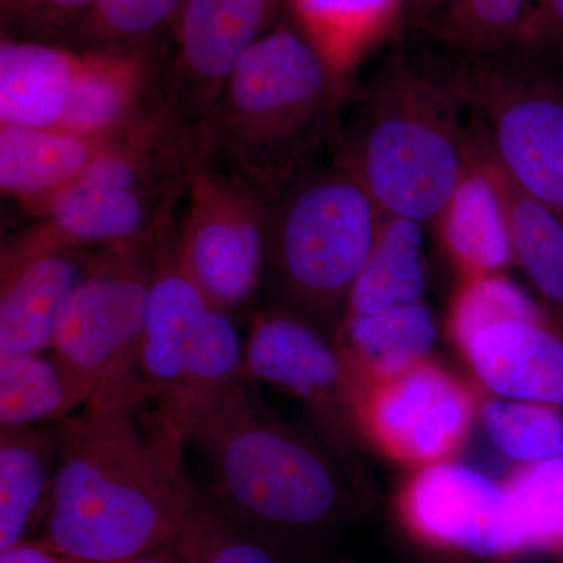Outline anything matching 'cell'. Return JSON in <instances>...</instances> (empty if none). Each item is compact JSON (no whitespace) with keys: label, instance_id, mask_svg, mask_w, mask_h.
I'll return each instance as SVG.
<instances>
[{"label":"cell","instance_id":"1","mask_svg":"<svg viewBox=\"0 0 563 563\" xmlns=\"http://www.w3.org/2000/svg\"><path fill=\"white\" fill-rule=\"evenodd\" d=\"M146 396L101 390L57 421L58 463L41 537L90 563H117L174 543L198 492L184 444L136 410Z\"/></svg>","mask_w":563,"mask_h":563},{"label":"cell","instance_id":"2","mask_svg":"<svg viewBox=\"0 0 563 563\" xmlns=\"http://www.w3.org/2000/svg\"><path fill=\"white\" fill-rule=\"evenodd\" d=\"M409 49L395 41L361 77L347 74L325 150L384 214L424 225L472 168L476 133L442 52Z\"/></svg>","mask_w":563,"mask_h":563},{"label":"cell","instance_id":"3","mask_svg":"<svg viewBox=\"0 0 563 563\" xmlns=\"http://www.w3.org/2000/svg\"><path fill=\"white\" fill-rule=\"evenodd\" d=\"M187 440L209 463L211 498L266 542H317L357 517L339 453L269 412L246 380L199 417Z\"/></svg>","mask_w":563,"mask_h":563},{"label":"cell","instance_id":"4","mask_svg":"<svg viewBox=\"0 0 563 563\" xmlns=\"http://www.w3.org/2000/svg\"><path fill=\"white\" fill-rule=\"evenodd\" d=\"M346 76L288 14L240 58L199 125L206 154L273 196L328 146Z\"/></svg>","mask_w":563,"mask_h":563},{"label":"cell","instance_id":"5","mask_svg":"<svg viewBox=\"0 0 563 563\" xmlns=\"http://www.w3.org/2000/svg\"><path fill=\"white\" fill-rule=\"evenodd\" d=\"M383 220L372 196L332 158L303 166L269 201L266 266L280 307L335 340Z\"/></svg>","mask_w":563,"mask_h":563},{"label":"cell","instance_id":"6","mask_svg":"<svg viewBox=\"0 0 563 563\" xmlns=\"http://www.w3.org/2000/svg\"><path fill=\"white\" fill-rule=\"evenodd\" d=\"M440 52L492 161L563 218V51L520 38L470 54Z\"/></svg>","mask_w":563,"mask_h":563},{"label":"cell","instance_id":"7","mask_svg":"<svg viewBox=\"0 0 563 563\" xmlns=\"http://www.w3.org/2000/svg\"><path fill=\"white\" fill-rule=\"evenodd\" d=\"M161 242L120 250L99 247L63 306L52 354L90 385L95 395L101 390L146 395L140 354Z\"/></svg>","mask_w":563,"mask_h":563},{"label":"cell","instance_id":"8","mask_svg":"<svg viewBox=\"0 0 563 563\" xmlns=\"http://www.w3.org/2000/svg\"><path fill=\"white\" fill-rule=\"evenodd\" d=\"M272 198L210 155L192 169L176 254L213 309L231 312L257 290Z\"/></svg>","mask_w":563,"mask_h":563},{"label":"cell","instance_id":"9","mask_svg":"<svg viewBox=\"0 0 563 563\" xmlns=\"http://www.w3.org/2000/svg\"><path fill=\"white\" fill-rule=\"evenodd\" d=\"M247 379L272 384L306 407L336 453L361 437L357 385L335 340L284 307L255 314L244 343Z\"/></svg>","mask_w":563,"mask_h":563},{"label":"cell","instance_id":"10","mask_svg":"<svg viewBox=\"0 0 563 563\" xmlns=\"http://www.w3.org/2000/svg\"><path fill=\"white\" fill-rule=\"evenodd\" d=\"M477 410L473 391L431 358L391 379L357 385L363 439L417 470L450 461L468 439Z\"/></svg>","mask_w":563,"mask_h":563},{"label":"cell","instance_id":"11","mask_svg":"<svg viewBox=\"0 0 563 563\" xmlns=\"http://www.w3.org/2000/svg\"><path fill=\"white\" fill-rule=\"evenodd\" d=\"M402 525L422 544L477 561L526 555L506 483L451 461L418 468L398 495Z\"/></svg>","mask_w":563,"mask_h":563},{"label":"cell","instance_id":"12","mask_svg":"<svg viewBox=\"0 0 563 563\" xmlns=\"http://www.w3.org/2000/svg\"><path fill=\"white\" fill-rule=\"evenodd\" d=\"M282 9L287 0H184L161 76L168 117L198 129L236 63L280 21Z\"/></svg>","mask_w":563,"mask_h":563},{"label":"cell","instance_id":"13","mask_svg":"<svg viewBox=\"0 0 563 563\" xmlns=\"http://www.w3.org/2000/svg\"><path fill=\"white\" fill-rule=\"evenodd\" d=\"M87 250L44 224L3 247L0 351L51 350L63 306L90 265Z\"/></svg>","mask_w":563,"mask_h":563},{"label":"cell","instance_id":"14","mask_svg":"<svg viewBox=\"0 0 563 563\" xmlns=\"http://www.w3.org/2000/svg\"><path fill=\"white\" fill-rule=\"evenodd\" d=\"M184 196L80 179L32 214L77 246H150L172 231L174 211Z\"/></svg>","mask_w":563,"mask_h":563},{"label":"cell","instance_id":"15","mask_svg":"<svg viewBox=\"0 0 563 563\" xmlns=\"http://www.w3.org/2000/svg\"><path fill=\"white\" fill-rule=\"evenodd\" d=\"M211 306L176 254V232L163 236L152 268L140 373L146 398L165 401L179 384Z\"/></svg>","mask_w":563,"mask_h":563},{"label":"cell","instance_id":"16","mask_svg":"<svg viewBox=\"0 0 563 563\" xmlns=\"http://www.w3.org/2000/svg\"><path fill=\"white\" fill-rule=\"evenodd\" d=\"M496 398L563 410V331L553 320H510L473 336L462 351Z\"/></svg>","mask_w":563,"mask_h":563},{"label":"cell","instance_id":"17","mask_svg":"<svg viewBox=\"0 0 563 563\" xmlns=\"http://www.w3.org/2000/svg\"><path fill=\"white\" fill-rule=\"evenodd\" d=\"M122 136L0 125V188L33 213L76 184Z\"/></svg>","mask_w":563,"mask_h":563},{"label":"cell","instance_id":"18","mask_svg":"<svg viewBox=\"0 0 563 563\" xmlns=\"http://www.w3.org/2000/svg\"><path fill=\"white\" fill-rule=\"evenodd\" d=\"M84 66V51L3 36L0 125L60 128Z\"/></svg>","mask_w":563,"mask_h":563},{"label":"cell","instance_id":"19","mask_svg":"<svg viewBox=\"0 0 563 563\" xmlns=\"http://www.w3.org/2000/svg\"><path fill=\"white\" fill-rule=\"evenodd\" d=\"M463 277L504 273L514 263L501 191L476 136V158L435 221Z\"/></svg>","mask_w":563,"mask_h":563},{"label":"cell","instance_id":"20","mask_svg":"<svg viewBox=\"0 0 563 563\" xmlns=\"http://www.w3.org/2000/svg\"><path fill=\"white\" fill-rule=\"evenodd\" d=\"M437 322L424 301L380 312L344 314L335 343L355 385L391 379L428 361Z\"/></svg>","mask_w":563,"mask_h":563},{"label":"cell","instance_id":"21","mask_svg":"<svg viewBox=\"0 0 563 563\" xmlns=\"http://www.w3.org/2000/svg\"><path fill=\"white\" fill-rule=\"evenodd\" d=\"M246 379L244 344L231 314L211 307L179 384L157 404L151 420L185 446L199 417Z\"/></svg>","mask_w":563,"mask_h":563},{"label":"cell","instance_id":"22","mask_svg":"<svg viewBox=\"0 0 563 563\" xmlns=\"http://www.w3.org/2000/svg\"><path fill=\"white\" fill-rule=\"evenodd\" d=\"M532 0H402L404 31L457 54L523 38Z\"/></svg>","mask_w":563,"mask_h":563},{"label":"cell","instance_id":"23","mask_svg":"<svg viewBox=\"0 0 563 563\" xmlns=\"http://www.w3.org/2000/svg\"><path fill=\"white\" fill-rule=\"evenodd\" d=\"M58 463V429H2L0 433V553L24 540L49 504Z\"/></svg>","mask_w":563,"mask_h":563},{"label":"cell","instance_id":"24","mask_svg":"<svg viewBox=\"0 0 563 563\" xmlns=\"http://www.w3.org/2000/svg\"><path fill=\"white\" fill-rule=\"evenodd\" d=\"M95 391L54 354L0 351V426L31 428L60 421Z\"/></svg>","mask_w":563,"mask_h":563},{"label":"cell","instance_id":"25","mask_svg":"<svg viewBox=\"0 0 563 563\" xmlns=\"http://www.w3.org/2000/svg\"><path fill=\"white\" fill-rule=\"evenodd\" d=\"M426 288L422 224L384 214L372 255L352 287L344 314L374 313L421 302Z\"/></svg>","mask_w":563,"mask_h":563},{"label":"cell","instance_id":"26","mask_svg":"<svg viewBox=\"0 0 563 563\" xmlns=\"http://www.w3.org/2000/svg\"><path fill=\"white\" fill-rule=\"evenodd\" d=\"M287 9L346 74L402 25V0H287Z\"/></svg>","mask_w":563,"mask_h":563},{"label":"cell","instance_id":"27","mask_svg":"<svg viewBox=\"0 0 563 563\" xmlns=\"http://www.w3.org/2000/svg\"><path fill=\"white\" fill-rule=\"evenodd\" d=\"M479 146L501 191L514 263L520 266L543 301L563 318V218L518 190L495 165L481 141Z\"/></svg>","mask_w":563,"mask_h":563},{"label":"cell","instance_id":"28","mask_svg":"<svg viewBox=\"0 0 563 563\" xmlns=\"http://www.w3.org/2000/svg\"><path fill=\"white\" fill-rule=\"evenodd\" d=\"M184 0H98L68 38L81 49L157 54L165 33L174 32Z\"/></svg>","mask_w":563,"mask_h":563},{"label":"cell","instance_id":"29","mask_svg":"<svg viewBox=\"0 0 563 563\" xmlns=\"http://www.w3.org/2000/svg\"><path fill=\"white\" fill-rule=\"evenodd\" d=\"M477 417L490 442L520 466L563 455V410L547 404L493 398Z\"/></svg>","mask_w":563,"mask_h":563},{"label":"cell","instance_id":"30","mask_svg":"<svg viewBox=\"0 0 563 563\" xmlns=\"http://www.w3.org/2000/svg\"><path fill=\"white\" fill-rule=\"evenodd\" d=\"M506 487L526 554L563 555V455L520 466Z\"/></svg>","mask_w":563,"mask_h":563},{"label":"cell","instance_id":"31","mask_svg":"<svg viewBox=\"0 0 563 563\" xmlns=\"http://www.w3.org/2000/svg\"><path fill=\"white\" fill-rule=\"evenodd\" d=\"M510 320H551L525 288L506 273L462 277L448 313V332L457 350L477 333Z\"/></svg>","mask_w":563,"mask_h":563},{"label":"cell","instance_id":"32","mask_svg":"<svg viewBox=\"0 0 563 563\" xmlns=\"http://www.w3.org/2000/svg\"><path fill=\"white\" fill-rule=\"evenodd\" d=\"M176 547L184 563H280L272 543L199 493Z\"/></svg>","mask_w":563,"mask_h":563},{"label":"cell","instance_id":"33","mask_svg":"<svg viewBox=\"0 0 563 563\" xmlns=\"http://www.w3.org/2000/svg\"><path fill=\"white\" fill-rule=\"evenodd\" d=\"M98 0H2V24L20 38L47 41L68 36Z\"/></svg>","mask_w":563,"mask_h":563},{"label":"cell","instance_id":"34","mask_svg":"<svg viewBox=\"0 0 563 563\" xmlns=\"http://www.w3.org/2000/svg\"><path fill=\"white\" fill-rule=\"evenodd\" d=\"M523 38L563 51V0H532V14Z\"/></svg>","mask_w":563,"mask_h":563},{"label":"cell","instance_id":"35","mask_svg":"<svg viewBox=\"0 0 563 563\" xmlns=\"http://www.w3.org/2000/svg\"><path fill=\"white\" fill-rule=\"evenodd\" d=\"M0 563H90L54 550L43 540H22L0 553Z\"/></svg>","mask_w":563,"mask_h":563},{"label":"cell","instance_id":"36","mask_svg":"<svg viewBox=\"0 0 563 563\" xmlns=\"http://www.w3.org/2000/svg\"><path fill=\"white\" fill-rule=\"evenodd\" d=\"M117 563H184V561H181L179 550H177L176 542H174L157 548V550H152L150 553Z\"/></svg>","mask_w":563,"mask_h":563}]
</instances>
